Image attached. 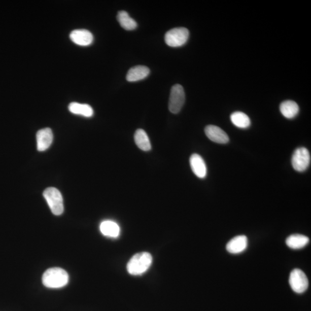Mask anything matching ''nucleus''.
<instances>
[{"instance_id":"nucleus-3","label":"nucleus","mask_w":311,"mask_h":311,"mask_svg":"<svg viewBox=\"0 0 311 311\" xmlns=\"http://www.w3.org/2000/svg\"><path fill=\"white\" fill-rule=\"evenodd\" d=\"M44 196L54 215L59 216L63 214L64 208L60 191L55 187H49L44 191Z\"/></svg>"},{"instance_id":"nucleus-14","label":"nucleus","mask_w":311,"mask_h":311,"mask_svg":"<svg viewBox=\"0 0 311 311\" xmlns=\"http://www.w3.org/2000/svg\"><path fill=\"white\" fill-rule=\"evenodd\" d=\"M100 230L103 235L113 238L118 237L121 231L118 224L110 220L103 221L100 224Z\"/></svg>"},{"instance_id":"nucleus-12","label":"nucleus","mask_w":311,"mask_h":311,"mask_svg":"<svg viewBox=\"0 0 311 311\" xmlns=\"http://www.w3.org/2000/svg\"><path fill=\"white\" fill-rule=\"evenodd\" d=\"M248 246V238L245 235L237 236L232 238L226 246L229 253L237 254L244 252Z\"/></svg>"},{"instance_id":"nucleus-13","label":"nucleus","mask_w":311,"mask_h":311,"mask_svg":"<svg viewBox=\"0 0 311 311\" xmlns=\"http://www.w3.org/2000/svg\"><path fill=\"white\" fill-rule=\"evenodd\" d=\"M150 70L147 66H136L131 67L127 72L126 80L129 82H138L146 79L150 74Z\"/></svg>"},{"instance_id":"nucleus-6","label":"nucleus","mask_w":311,"mask_h":311,"mask_svg":"<svg viewBox=\"0 0 311 311\" xmlns=\"http://www.w3.org/2000/svg\"><path fill=\"white\" fill-rule=\"evenodd\" d=\"M310 153L307 149L301 147L296 149L292 157V167L297 172H304L309 167Z\"/></svg>"},{"instance_id":"nucleus-19","label":"nucleus","mask_w":311,"mask_h":311,"mask_svg":"<svg viewBox=\"0 0 311 311\" xmlns=\"http://www.w3.org/2000/svg\"><path fill=\"white\" fill-rule=\"evenodd\" d=\"M117 19L121 26L126 29V30H133L137 27V24L135 21L131 17L126 11H120L118 12Z\"/></svg>"},{"instance_id":"nucleus-1","label":"nucleus","mask_w":311,"mask_h":311,"mask_svg":"<svg viewBox=\"0 0 311 311\" xmlns=\"http://www.w3.org/2000/svg\"><path fill=\"white\" fill-rule=\"evenodd\" d=\"M68 282L69 275L65 270L59 267L49 268L42 277V283L49 288H61L66 286Z\"/></svg>"},{"instance_id":"nucleus-2","label":"nucleus","mask_w":311,"mask_h":311,"mask_svg":"<svg viewBox=\"0 0 311 311\" xmlns=\"http://www.w3.org/2000/svg\"><path fill=\"white\" fill-rule=\"evenodd\" d=\"M152 261V255L149 253L136 254L127 263V270L131 275H142L151 267Z\"/></svg>"},{"instance_id":"nucleus-8","label":"nucleus","mask_w":311,"mask_h":311,"mask_svg":"<svg viewBox=\"0 0 311 311\" xmlns=\"http://www.w3.org/2000/svg\"><path fill=\"white\" fill-rule=\"evenodd\" d=\"M208 138L217 144H225L229 142L228 135L220 127L215 125H208L204 129Z\"/></svg>"},{"instance_id":"nucleus-7","label":"nucleus","mask_w":311,"mask_h":311,"mask_svg":"<svg viewBox=\"0 0 311 311\" xmlns=\"http://www.w3.org/2000/svg\"><path fill=\"white\" fill-rule=\"evenodd\" d=\"M289 282L293 291L297 293H304L309 286L307 277L299 268H296L291 272Z\"/></svg>"},{"instance_id":"nucleus-20","label":"nucleus","mask_w":311,"mask_h":311,"mask_svg":"<svg viewBox=\"0 0 311 311\" xmlns=\"http://www.w3.org/2000/svg\"><path fill=\"white\" fill-rule=\"evenodd\" d=\"M231 120L234 125L240 129H246L251 125L250 119L248 116L240 112L232 113Z\"/></svg>"},{"instance_id":"nucleus-4","label":"nucleus","mask_w":311,"mask_h":311,"mask_svg":"<svg viewBox=\"0 0 311 311\" xmlns=\"http://www.w3.org/2000/svg\"><path fill=\"white\" fill-rule=\"evenodd\" d=\"M189 37L188 29L184 27L175 28L170 29L165 36L166 44L172 48H177L184 45Z\"/></svg>"},{"instance_id":"nucleus-15","label":"nucleus","mask_w":311,"mask_h":311,"mask_svg":"<svg viewBox=\"0 0 311 311\" xmlns=\"http://www.w3.org/2000/svg\"><path fill=\"white\" fill-rule=\"evenodd\" d=\"M280 110L283 116L288 119L296 117L299 113V106L292 100L283 101L280 105Z\"/></svg>"},{"instance_id":"nucleus-17","label":"nucleus","mask_w":311,"mask_h":311,"mask_svg":"<svg viewBox=\"0 0 311 311\" xmlns=\"http://www.w3.org/2000/svg\"><path fill=\"white\" fill-rule=\"evenodd\" d=\"M134 141L136 146L141 150L144 151H149L151 150V144L150 139L146 132L143 129H138L136 130L134 134Z\"/></svg>"},{"instance_id":"nucleus-9","label":"nucleus","mask_w":311,"mask_h":311,"mask_svg":"<svg viewBox=\"0 0 311 311\" xmlns=\"http://www.w3.org/2000/svg\"><path fill=\"white\" fill-rule=\"evenodd\" d=\"M72 42L76 45L87 46L92 44L93 41L92 33L87 29H75L70 34Z\"/></svg>"},{"instance_id":"nucleus-16","label":"nucleus","mask_w":311,"mask_h":311,"mask_svg":"<svg viewBox=\"0 0 311 311\" xmlns=\"http://www.w3.org/2000/svg\"><path fill=\"white\" fill-rule=\"evenodd\" d=\"M309 242V238L301 234H293L289 236L286 240L287 245L289 248L294 250L304 248Z\"/></svg>"},{"instance_id":"nucleus-5","label":"nucleus","mask_w":311,"mask_h":311,"mask_svg":"<svg viewBox=\"0 0 311 311\" xmlns=\"http://www.w3.org/2000/svg\"><path fill=\"white\" fill-rule=\"evenodd\" d=\"M185 101V93L184 89L180 84L174 86L170 93L168 108L173 114H178L181 112Z\"/></svg>"},{"instance_id":"nucleus-11","label":"nucleus","mask_w":311,"mask_h":311,"mask_svg":"<svg viewBox=\"0 0 311 311\" xmlns=\"http://www.w3.org/2000/svg\"><path fill=\"white\" fill-rule=\"evenodd\" d=\"M53 140V134L50 128L41 129L37 134V149L39 151H45L50 147Z\"/></svg>"},{"instance_id":"nucleus-18","label":"nucleus","mask_w":311,"mask_h":311,"mask_svg":"<svg viewBox=\"0 0 311 311\" xmlns=\"http://www.w3.org/2000/svg\"><path fill=\"white\" fill-rule=\"evenodd\" d=\"M68 109L72 113L86 117H91L93 115V110L91 106L87 104H80L77 102H73L69 105Z\"/></svg>"},{"instance_id":"nucleus-10","label":"nucleus","mask_w":311,"mask_h":311,"mask_svg":"<svg viewBox=\"0 0 311 311\" xmlns=\"http://www.w3.org/2000/svg\"><path fill=\"white\" fill-rule=\"evenodd\" d=\"M190 164L191 169L196 176L201 179L206 177V165L201 156L196 153L191 155L190 158Z\"/></svg>"}]
</instances>
